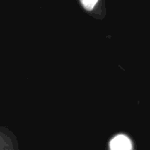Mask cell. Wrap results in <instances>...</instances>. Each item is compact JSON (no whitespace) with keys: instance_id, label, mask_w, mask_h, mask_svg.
I'll list each match as a JSON object with an SVG mask.
<instances>
[{"instance_id":"obj_1","label":"cell","mask_w":150,"mask_h":150,"mask_svg":"<svg viewBox=\"0 0 150 150\" xmlns=\"http://www.w3.org/2000/svg\"><path fill=\"white\" fill-rule=\"evenodd\" d=\"M110 150H133L132 141L124 134L117 135L110 142Z\"/></svg>"},{"instance_id":"obj_2","label":"cell","mask_w":150,"mask_h":150,"mask_svg":"<svg viewBox=\"0 0 150 150\" xmlns=\"http://www.w3.org/2000/svg\"><path fill=\"white\" fill-rule=\"evenodd\" d=\"M97 2L98 0H81V3L83 5V7L88 11L92 10L94 5L97 4Z\"/></svg>"}]
</instances>
